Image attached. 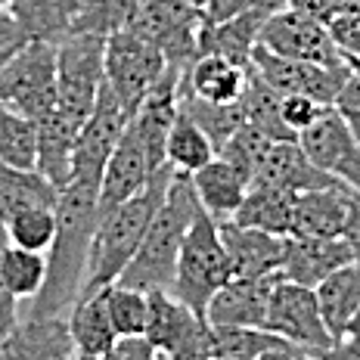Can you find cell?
Wrapping results in <instances>:
<instances>
[{
	"instance_id": "1",
	"label": "cell",
	"mask_w": 360,
	"mask_h": 360,
	"mask_svg": "<svg viewBox=\"0 0 360 360\" xmlns=\"http://www.w3.org/2000/svg\"><path fill=\"white\" fill-rule=\"evenodd\" d=\"M100 217V180L69 177L56 202V236L47 252V280L34 298V320L65 317L84 289L87 255Z\"/></svg>"
},
{
	"instance_id": "2",
	"label": "cell",
	"mask_w": 360,
	"mask_h": 360,
	"mask_svg": "<svg viewBox=\"0 0 360 360\" xmlns=\"http://www.w3.org/2000/svg\"><path fill=\"white\" fill-rule=\"evenodd\" d=\"M171 177H174V168L165 162L153 174V180L146 184L143 193H137L134 199H127L115 208L100 212L96 230H94V243H90V255H87V274H84V289H81V295L109 289L118 283L127 261L137 252L155 208L162 205Z\"/></svg>"
},
{
	"instance_id": "3",
	"label": "cell",
	"mask_w": 360,
	"mask_h": 360,
	"mask_svg": "<svg viewBox=\"0 0 360 360\" xmlns=\"http://www.w3.org/2000/svg\"><path fill=\"white\" fill-rule=\"evenodd\" d=\"M196 208H199V202H196V193H193L190 174L174 171L168 193H165L162 205L155 208L137 252L127 261L124 274L118 276V286L140 289V292L174 286L177 255H180V245H184V236L190 230L193 217H196Z\"/></svg>"
},
{
	"instance_id": "4",
	"label": "cell",
	"mask_w": 360,
	"mask_h": 360,
	"mask_svg": "<svg viewBox=\"0 0 360 360\" xmlns=\"http://www.w3.org/2000/svg\"><path fill=\"white\" fill-rule=\"evenodd\" d=\"M230 280H233V270H230V258L224 252L221 233H217V221L199 205L184 236V245H180L171 292L196 317L205 320V307L212 295L221 286H227Z\"/></svg>"
},
{
	"instance_id": "5",
	"label": "cell",
	"mask_w": 360,
	"mask_h": 360,
	"mask_svg": "<svg viewBox=\"0 0 360 360\" xmlns=\"http://www.w3.org/2000/svg\"><path fill=\"white\" fill-rule=\"evenodd\" d=\"M106 37L72 34L56 44V109L63 118L84 127L106 84Z\"/></svg>"
},
{
	"instance_id": "6",
	"label": "cell",
	"mask_w": 360,
	"mask_h": 360,
	"mask_svg": "<svg viewBox=\"0 0 360 360\" xmlns=\"http://www.w3.org/2000/svg\"><path fill=\"white\" fill-rule=\"evenodd\" d=\"M205 28L202 10L184 0H143L127 22V32L143 37L165 56L171 69L186 72L199 56V37Z\"/></svg>"
},
{
	"instance_id": "7",
	"label": "cell",
	"mask_w": 360,
	"mask_h": 360,
	"mask_svg": "<svg viewBox=\"0 0 360 360\" xmlns=\"http://www.w3.org/2000/svg\"><path fill=\"white\" fill-rule=\"evenodd\" d=\"M0 103L28 122H41L56 109V47L28 41L0 69Z\"/></svg>"
},
{
	"instance_id": "8",
	"label": "cell",
	"mask_w": 360,
	"mask_h": 360,
	"mask_svg": "<svg viewBox=\"0 0 360 360\" xmlns=\"http://www.w3.org/2000/svg\"><path fill=\"white\" fill-rule=\"evenodd\" d=\"M106 84L118 96V103L131 112L143 103V96L155 87V81L165 75L168 63L153 44L134 32H115L106 37Z\"/></svg>"
},
{
	"instance_id": "9",
	"label": "cell",
	"mask_w": 360,
	"mask_h": 360,
	"mask_svg": "<svg viewBox=\"0 0 360 360\" xmlns=\"http://www.w3.org/2000/svg\"><path fill=\"white\" fill-rule=\"evenodd\" d=\"M258 47L270 50L274 56L326 65V69L348 65L339 50H335L323 22H317L314 16H307V13L289 10V6H283V10L267 16L264 28H261V37H258Z\"/></svg>"
},
{
	"instance_id": "10",
	"label": "cell",
	"mask_w": 360,
	"mask_h": 360,
	"mask_svg": "<svg viewBox=\"0 0 360 360\" xmlns=\"http://www.w3.org/2000/svg\"><path fill=\"white\" fill-rule=\"evenodd\" d=\"M264 329L286 339L289 345L311 351V354H320V351H326L335 342L323 323V314H320L314 289L298 286V283H289V280L276 283L267 304Z\"/></svg>"
},
{
	"instance_id": "11",
	"label": "cell",
	"mask_w": 360,
	"mask_h": 360,
	"mask_svg": "<svg viewBox=\"0 0 360 360\" xmlns=\"http://www.w3.org/2000/svg\"><path fill=\"white\" fill-rule=\"evenodd\" d=\"M252 69L258 72L261 81L274 87L280 96H311V100L323 103V106H333L335 94H339L342 81L348 78L351 65H342V69H326V65L298 63V59L274 56L264 47H255Z\"/></svg>"
},
{
	"instance_id": "12",
	"label": "cell",
	"mask_w": 360,
	"mask_h": 360,
	"mask_svg": "<svg viewBox=\"0 0 360 360\" xmlns=\"http://www.w3.org/2000/svg\"><path fill=\"white\" fill-rule=\"evenodd\" d=\"M298 146L320 171H326L348 190L360 193V143L335 115L333 106L323 112L320 122H314L304 134H298Z\"/></svg>"
},
{
	"instance_id": "13",
	"label": "cell",
	"mask_w": 360,
	"mask_h": 360,
	"mask_svg": "<svg viewBox=\"0 0 360 360\" xmlns=\"http://www.w3.org/2000/svg\"><path fill=\"white\" fill-rule=\"evenodd\" d=\"M180 78H184V72L168 65L162 78L155 81V87L143 96L137 112L131 115V127L140 137V143L149 155V165L155 171L165 165V143H168V134L180 112Z\"/></svg>"
},
{
	"instance_id": "14",
	"label": "cell",
	"mask_w": 360,
	"mask_h": 360,
	"mask_svg": "<svg viewBox=\"0 0 360 360\" xmlns=\"http://www.w3.org/2000/svg\"><path fill=\"white\" fill-rule=\"evenodd\" d=\"M283 274L252 276V280H230L212 295L205 307L208 326H245V329H264L267 304L274 295L276 283Z\"/></svg>"
},
{
	"instance_id": "15",
	"label": "cell",
	"mask_w": 360,
	"mask_h": 360,
	"mask_svg": "<svg viewBox=\"0 0 360 360\" xmlns=\"http://www.w3.org/2000/svg\"><path fill=\"white\" fill-rule=\"evenodd\" d=\"M224 252L230 258L233 280H252V276H270L283 274V258H286V239L289 236H274L264 230L239 227L233 221L217 224Z\"/></svg>"
},
{
	"instance_id": "16",
	"label": "cell",
	"mask_w": 360,
	"mask_h": 360,
	"mask_svg": "<svg viewBox=\"0 0 360 360\" xmlns=\"http://www.w3.org/2000/svg\"><path fill=\"white\" fill-rule=\"evenodd\" d=\"M155 168L149 165V155L140 137L134 134L131 122H127L122 140L112 149L109 162H106V171H103V180H100V212L106 208H115L122 202L134 199L137 193L146 190V184L153 180Z\"/></svg>"
},
{
	"instance_id": "17",
	"label": "cell",
	"mask_w": 360,
	"mask_h": 360,
	"mask_svg": "<svg viewBox=\"0 0 360 360\" xmlns=\"http://www.w3.org/2000/svg\"><path fill=\"white\" fill-rule=\"evenodd\" d=\"M354 261V249L345 236L333 239H286V258H283V280L298 286L317 289L329 274L348 267Z\"/></svg>"
},
{
	"instance_id": "18",
	"label": "cell",
	"mask_w": 360,
	"mask_h": 360,
	"mask_svg": "<svg viewBox=\"0 0 360 360\" xmlns=\"http://www.w3.org/2000/svg\"><path fill=\"white\" fill-rule=\"evenodd\" d=\"M205 320L196 317L171 289H153L146 292V329L143 339L159 351L162 357L174 354L180 345H186Z\"/></svg>"
},
{
	"instance_id": "19",
	"label": "cell",
	"mask_w": 360,
	"mask_h": 360,
	"mask_svg": "<svg viewBox=\"0 0 360 360\" xmlns=\"http://www.w3.org/2000/svg\"><path fill=\"white\" fill-rule=\"evenodd\" d=\"M0 360H75L65 317L16 323L0 339Z\"/></svg>"
},
{
	"instance_id": "20",
	"label": "cell",
	"mask_w": 360,
	"mask_h": 360,
	"mask_svg": "<svg viewBox=\"0 0 360 360\" xmlns=\"http://www.w3.org/2000/svg\"><path fill=\"white\" fill-rule=\"evenodd\" d=\"M252 184H270V186H283V190H292V193H307V190L335 186L339 180L329 177L326 171H320L317 165L307 159L304 149L298 146V140H280V143H270Z\"/></svg>"
},
{
	"instance_id": "21",
	"label": "cell",
	"mask_w": 360,
	"mask_h": 360,
	"mask_svg": "<svg viewBox=\"0 0 360 360\" xmlns=\"http://www.w3.org/2000/svg\"><path fill=\"white\" fill-rule=\"evenodd\" d=\"M348 196L351 190L342 184L326 190H307L295 199V221L292 236L295 239H333L345 233L348 221Z\"/></svg>"
},
{
	"instance_id": "22",
	"label": "cell",
	"mask_w": 360,
	"mask_h": 360,
	"mask_svg": "<svg viewBox=\"0 0 360 360\" xmlns=\"http://www.w3.org/2000/svg\"><path fill=\"white\" fill-rule=\"evenodd\" d=\"M295 199L298 193L283 190L270 184H252L243 196V205L230 217L239 227L264 230L274 236H292V221H295Z\"/></svg>"
},
{
	"instance_id": "23",
	"label": "cell",
	"mask_w": 360,
	"mask_h": 360,
	"mask_svg": "<svg viewBox=\"0 0 360 360\" xmlns=\"http://www.w3.org/2000/svg\"><path fill=\"white\" fill-rule=\"evenodd\" d=\"M65 326H69L75 354L106 357L112 351V345L118 342L115 329H112V323H109L106 289L78 295V302H75L72 311L65 314Z\"/></svg>"
},
{
	"instance_id": "24",
	"label": "cell",
	"mask_w": 360,
	"mask_h": 360,
	"mask_svg": "<svg viewBox=\"0 0 360 360\" xmlns=\"http://www.w3.org/2000/svg\"><path fill=\"white\" fill-rule=\"evenodd\" d=\"M245 72L249 69H239L224 56L199 53L180 78V90H186L202 103H239L245 87Z\"/></svg>"
},
{
	"instance_id": "25",
	"label": "cell",
	"mask_w": 360,
	"mask_h": 360,
	"mask_svg": "<svg viewBox=\"0 0 360 360\" xmlns=\"http://www.w3.org/2000/svg\"><path fill=\"white\" fill-rule=\"evenodd\" d=\"M267 16H270V10H255L230 22H221V25L202 28L199 53L224 56L233 65H239V69H252V53L258 47V37H261V28H264Z\"/></svg>"
},
{
	"instance_id": "26",
	"label": "cell",
	"mask_w": 360,
	"mask_h": 360,
	"mask_svg": "<svg viewBox=\"0 0 360 360\" xmlns=\"http://www.w3.org/2000/svg\"><path fill=\"white\" fill-rule=\"evenodd\" d=\"M190 184H193V193H196V202L214 217L217 224L230 221V217L236 214V208L243 205L245 190H249V184L243 180V174H239L233 165L217 159V155L205 165V168H199L196 174H190Z\"/></svg>"
},
{
	"instance_id": "27",
	"label": "cell",
	"mask_w": 360,
	"mask_h": 360,
	"mask_svg": "<svg viewBox=\"0 0 360 360\" xmlns=\"http://www.w3.org/2000/svg\"><path fill=\"white\" fill-rule=\"evenodd\" d=\"M37 127V162L34 168L41 171L56 190H63L69 184L72 174V155L75 143H78V127L69 118L59 115V109H53L50 115H44L41 122H34Z\"/></svg>"
},
{
	"instance_id": "28",
	"label": "cell",
	"mask_w": 360,
	"mask_h": 360,
	"mask_svg": "<svg viewBox=\"0 0 360 360\" xmlns=\"http://www.w3.org/2000/svg\"><path fill=\"white\" fill-rule=\"evenodd\" d=\"M81 0H13L10 13L32 41L56 44L75 34Z\"/></svg>"
},
{
	"instance_id": "29",
	"label": "cell",
	"mask_w": 360,
	"mask_h": 360,
	"mask_svg": "<svg viewBox=\"0 0 360 360\" xmlns=\"http://www.w3.org/2000/svg\"><path fill=\"white\" fill-rule=\"evenodd\" d=\"M59 190L37 168H13L0 162V221L28 208H56Z\"/></svg>"
},
{
	"instance_id": "30",
	"label": "cell",
	"mask_w": 360,
	"mask_h": 360,
	"mask_svg": "<svg viewBox=\"0 0 360 360\" xmlns=\"http://www.w3.org/2000/svg\"><path fill=\"white\" fill-rule=\"evenodd\" d=\"M317 304L323 314V323L333 339H342L351 317L360 311V261H351L348 267L329 274L317 289Z\"/></svg>"
},
{
	"instance_id": "31",
	"label": "cell",
	"mask_w": 360,
	"mask_h": 360,
	"mask_svg": "<svg viewBox=\"0 0 360 360\" xmlns=\"http://www.w3.org/2000/svg\"><path fill=\"white\" fill-rule=\"evenodd\" d=\"M280 103H283V96L270 84H264L258 72L255 69L245 72V87H243V96H239V109H243L245 124H252L255 131H261L264 137L274 140V143H280V140H298L295 134L283 124Z\"/></svg>"
},
{
	"instance_id": "32",
	"label": "cell",
	"mask_w": 360,
	"mask_h": 360,
	"mask_svg": "<svg viewBox=\"0 0 360 360\" xmlns=\"http://www.w3.org/2000/svg\"><path fill=\"white\" fill-rule=\"evenodd\" d=\"M214 146L212 140L202 134V127L186 115L184 109L177 112L174 127L168 134V143H165V162L171 165L180 174H196L199 168H205L214 159Z\"/></svg>"
},
{
	"instance_id": "33",
	"label": "cell",
	"mask_w": 360,
	"mask_h": 360,
	"mask_svg": "<svg viewBox=\"0 0 360 360\" xmlns=\"http://www.w3.org/2000/svg\"><path fill=\"white\" fill-rule=\"evenodd\" d=\"M180 109L202 127V134L212 140L214 153H221V146L245 124L239 103H202L186 90H180Z\"/></svg>"
},
{
	"instance_id": "34",
	"label": "cell",
	"mask_w": 360,
	"mask_h": 360,
	"mask_svg": "<svg viewBox=\"0 0 360 360\" xmlns=\"http://www.w3.org/2000/svg\"><path fill=\"white\" fill-rule=\"evenodd\" d=\"M0 280H4L6 292H10L16 302L22 298H37V292L44 289V280H47V255L37 252H25V249H10L4 252V261H0Z\"/></svg>"
},
{
	"instance_id": "35",
	"label": "cell",
	"mask_w": 360,
	"mask_h": 360,
	"mask_svg": "<svg viewBox=\"0 0 360 360\" xmlns=\"http://www.w3.org/2000/svg\"><path fill=\"white\" fill-rule=\"evenodd\" d=\"M0 162L13 168H34L37 162V127L25 115L0 103Z\"/></svg>"
},
{
	"instance_id": "36",
	"label": "cell",
	"mask_w": 360,
	"mask_h": 360,
	"mask_svg": "<svg viewBox=\"0 0 360 360\" xmlns=\"http://www.w3.org/2000/svg\"><path fill=\"white\" fill-rule=\"evenodd\" d=\"M212 329V360L214 357H245L258 360L274 348L289 345L267 329H245V326H208Z\"/></svg>"
},
{
	"instance_id": "37",
	"label": "cell",
	"mask_w": 360,
	"mask_h": 360,
	"mask_svg": "<svg viewBox=\"0 0 360 360\" xmlns=\"http://www.w3.org/2000/svg\"><path fill=\"white\" fill-rule=\"evenodd\" d=\"M140 4L143 0H81L78 19H75V34L109 37L115 32H124Z\"/></svg>"
},
{
	"instance_id": "38",
	"label": "cell",
	"mask_w": 360,
	"mask_h": 360,
	"mask_svg": "<svg viewBox=\"0 0 360 360\" xmlns=\"http://www.w3.org/2000/svg\"><path fill=\"white\" fill-rule=\"evenodd\" d=\"M6 233H10V245L25 252L47 255L56 236V208H28L16 217L6 221Z\"/></svg>"
},
{
	"instance_id": "39",
	"label": "cell",
	"mask_w": 360,
	"mask_h": 360,
	"mask_svg": "<svg viewBox=\"0 0 360 360\" xmlns=\"http://www.w3.org/2000/svg\"><path fill=\"white\" fill-rule=\"evenodd\" d=\"M106 311L109 323L118 339H134L143 335L146 329V292L127 289V286H109L106 289Z\"/></svg>"
},
{
	"instance_id": "40",
	"label": "cell",
	"mask_w": 360,
	"mask_h": 360,
	"mask_svg": "<svg viewBox=\"0 0 360 360\" xmlns=\"http://www.w3.org/2000/svg\"><path fill=\"white\" fill-rule=\"evenodd\" d=\"M270 143H274L270 137H264L261 131H255L252 124H243L233 134V137H230L227 143L221 146L217 159H224L227 165H233L239 174H243L245 184L252 186V180H255V174H258V168H261V162H264Z\"/></svg>"
},
{
	"instance_id": "41",
	"label": "cell",
	"mask_w": 360,
	"mask_h": 360,
	"mask_svg": "<svg viewBox=\"0 0 360 360\" xmlns=\"http://www.w3.org/2000/svg\"><path fill=\"white\" fill-rule=\"evenodd\" d=\"M286 0H205L202 6V19H205V28L208 25H221V22H230L236 16H245V13H255V10H283Z\"/></svg>"
},
{
	"instance_id": "42",
	"label": "cell",
	"mask_w": 360,
	"mask_h": 360,
	"mask_svg": "<svg viewBox=\"0 0 360 360\" xmlns=\"http://www.w3.org/2000/svg\"><path fill=\"white\" fill-rule=\"evenodd\" d=\"M326 32H329V37H333L335 50L342 53L345 63H351V59L360 63V10L333 16L326 22Z\"/></svg>"
},
{
	"instance_id": "43",
	"label": "cell",
	"mask_w": 360,
	"mask_h": 360,
	"mask_svg": "<svg viewBox=\"0 0 360 360\" xmlns=\"http://www.w3.org/2000/svg\"><path fill=\"white\" fill-rule=\"evenodd\" d=\"M326 109L329 106H323V103H317V100H311V96H283V103H280L283 124H286L289 131L295 134V137H298V134H304L314 122H320Z\"/></svg>"
},
{
	"instance_id": "44",
	"label": "cell",
	"mask_w": 360,
	"mask_h": 360,
	"mask_svg": "<svg viewBox=\"0 0 360 360\" xmlns=\"http://www.w3.org/2000/svg\"><path fill=\"white\" fill-rule=\"evenodd\" d=\"M333 109L360 143V75L354 69H351L348 78L342 81L339 94H335V100H333Z\"/></svg>"
},
{
	"instance_id": "45",
	"label": "cell",
	"mask_w": 360,
	"mask_h": 360,
	"mask_svg": "<svg viewBox=\"0 0 360 360\" xmlns=\"http://www.w3.org/2000/svg\"><path fill=\"white\" fill-rule=\"evenodd\" d=\"M28 41H32V37L22 32V25L13 19V13H0V69H4Z\"/></svg>"
},
{
	"instance_id": "46",
	"label": "cell",
	"mask_w": 360,
	"mask_h": 360,
	"mask_svg": "<svg viewBox=\"0 0 360 360\" xmlns=\"http://www.w3.org/2000/svg\"><path fill=\"white\" fill-rule=\"evenodd\" d=\"M6 249H10V233H6V224L0 221V261H4V252H6ZM16 307H19V302L10 295V292H6L4 280H0V339H4V335L19 323Z\"/></svg>"
},
{
	"instance_id": "47",
	"label": "cell",
	"mask_w": 360,
	"mask_h": 360,
	"mask_svg": "<svg viewBox=\"0 0 360 360\" xmlns=\"http://www.w3.org/2000/svg\"><path fill=\"white\" fill-rule=\"evenodd\" d=\"M106 360H162V354L143 339V335H134V339H118L112 345Z\"/></svg>"
},
{
	"instance_id": "48",
	"label": "cell",
	"mask_w": 360,
	"mask_h": 360,
	"mask_svg": "<svg viewBox=\"0 0 360 360\" xmlns=\"http://www.w3.org/2000/svg\"><path fill=\"white\" fill-rule=\"evenodd\" d=\"M345 239L354 249V261H360V193L351 190L348 196V221H345Z\"/></svg>"
},
{
	"instance_id": "49",
	"label": "cell",
	"mask_w": 360,
	"mask_h": 360,
	"mask_svg": "<svg viewBox=\"0 0 360 360\" xmlns=\"http://www.w3.org/2000/svg\"><path fill=\"white\" fill-rule=\"evenodd\" d=\"M289 10H298V13H307V16H314L317 22H326L335 16V4L333 0H286Z\"/></svg>"
},
{
	"instance_id": "50",
	"label": "cell",
	"mask_w": 360,
	"mask_h": 360,
	"mask_svg": "<svg viewBox=\"0 0 360 360\" xmlns=\"http://www.w3.org/2000/svg\"><path fill=\"white\" fill-rule=\"evenodd\" d=\"M317 357L320 360H360V339L342 335V339H335L326 351H320Z\"/></svg>"
},
{
	"instance_id": "51",
	"label": "cell",
	"mask_w": 360,
	"mask_h": 360,
	"mask_svg": "<svg viewBox=\"0 0 360 360\" xmlns=\"http://www.w3.org/2000/svg\"><path fill=\"white\" fill-rule=\"evenodd\" d=\"M258 360H320V357L298 348V345H283V348H274V351H267V354H261Z\"/></svg>"
},
{
	"instance_id": "52",
	"label": "cell",
	"mask_w": 360,
	"mask_h": 360,
	"mask_svg": "<svg viewBox=\"0 0 360 360\" xmlns=\"http://www.w3.org/2000/svg\"><path fill=\"white\" fill-rule=\"evenodd\" d=\"M345 335H348V339H360V311L351 317V323H348V329H345Z\"/></svg>"
},
{
	"instance_id": "53",
	"label": "cell",
	"mask_w": 360,
	"mask_h": 360,
	"mask_svg": "<svg viewBox=\"0 0 360 360\" xmlns=\"http://www.w3.org/2000/svg\"><path fill=\"white\" fill-rule=\"evenodd\" d=\"M10 6H13V0H0V13H10Z\"/></svg>"
},
{
	"instance_id": "54",
	"label": "cell",
	"mask_w": 360,
	"mask_h": 360,
	"mask_svg": "<svg viewBox=\"0 0 360 360\" xmlns=\"http://www.w3.org/2000/svg\"><path fill=\"white\" fill-rule=\"evenodd\" d=\"M75 360H106V357H87V354H75Z\"/></svg>"
},
{
	"instance_id": "55",
	"label": "cell",
	"mask_w": 360,
	"mask_h": 360,
	"mask_svg": "<svg viewBox=\"0 0 360 360\" xmlns=\"http://www.w3.org/2000/svg\"><path fill=\"white\" fill-rule=\"evenodd\" d=\"M184 4H193V6H199V10H202V6H205V0H184Z\"/></svg>"
},
{
	"instance_id": "56",
	"label": "cell",
	"mask_w": 360,
	"mask_h": 360,
	"mask_svg": "<svg viewBox=\"0 0 360 360\" xmlns=\"http://www.w3.org/2000/svg\"><path fill=\"white\" fill-rule=\"evenodd\" d=\"M348 65H351V69H354V72L360 75V63H357V59H351V63H348Z\"/></svg>"
},
{
	"instance_id": "57",
	"label": "cell",
	"mask_w": 360,
	"mask_h": 360,
	"mask_svg": "<svg viewBox=\"0 0 360 360\" xmlns=\"http://www.w3.org/2000/svg\"><path fill=\"white\" fill-rule=\"evenodd\" d=\"M214 360H245V357H214Z\"/></svg>"
},
{
	"instance_id": "58",
	"label": "cell",
	"mask_w": 360,
	"mask_h": 360,
	"mask_svg": "<svg viewBox=\"0 0 360 360\" xmlns=\"http://www.w3.org/2000/svg\"><path fill=\"white\" fill-rule=\"evenodd\" d=\"M162 360H165V357H162Z\"/></svg>"
}]
</instances>
